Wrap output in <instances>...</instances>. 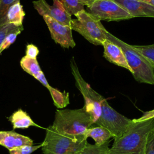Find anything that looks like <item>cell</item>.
Here are the masks:
<instances>
[{"label": "cell", "mask_w": 154, "mask_h": 154, "mask_svg": "<svg viewBox=\"0 0 154 154\" xmlns=\"http://www.w3.org/2000/svg\"><path fill=\"white\" fill-rule=\"evenodd\" d=\"M154 130V118L132 122L125 132L114 139L108 154H145L148 136Z\"/></svg>", "instance_id": "1"}, {"label": "cell", "mask_w": 154, "mask_h": 154, "mask_svg": "<svg viewBox=\"0 0 154 154\" xmlns=\"http://www.w3.org/2000/svg\"><path fill=\"white\" fill-rule=\"evenodd\" d=\"M93 125L91 115L84 106L75 109H57L52 127L58 132L66 135H84Z\"/></svg>", "instance_id": "2"}, {"label": "cell", "mask_w": 154, "mask_h": 154, "mask_svg": "<svg viewBox=\"0 0 154 154\" xmlns=\"http://www.w3.org/2000/svg\"><path fill=\"white\" fill-rule=\"evenodd\" d=\"M87 139L84 135L61 134L49 126L41 149L43 154H77L88 143Z\"/></svg>", "instance_id": "3"}, {"label": "cell", "mask_w": 154, "mask_h": 154, "mask_svg": "<svg viewBox=\"0 0 154 154\" xmlns=\"http://www.w3.org/2000/svg\"><path fill=\"white\" fill-rule=\"evenodd\" d=\"M106 39L120 46L132 70L135 79L140 83L154 85V69L150 64L130 45L107 31Z\"/></svg>", "instance_id": "4"}, {"label": "cell", "mask_w": 154, "mask_h": 154, "mask_svg": "<svg viewBox=\"0 0 154 154\" xmlns=\"http://www.w3.org/2000/svg\"><path fill=\"white\" fill-rule=\"evenodd\" d=\"M75 16L76 19H72L70 27L90 43L96 45H101L106 39L108 31L105 28L100 20H97L90 14L82 10Z\"/></svg>", "instance_id": "5"}, {"label": "cell", "mask_w": 154, "mask_h": 154, "mask_svg": "<svg viewBox=\"0 0 154 154\" xmlns=\"http://www.w3.org/2000/svg\"><path fill=\"white\" fill-rule=\"evenodd\" d=\"M70 68L75 80V85L82 94L84 100V107L91 115L93 125L101 114V104L104 97L94 90L81 75L74 57L70 60Z\"/></svg>", "instance_id": "6"}, {"label": "cell", "mask_w": 154, "mask_h": 154, "mask_svg": "<svg viewBox=\"0 0 154 154\" xmlns=\"http://www.w3.org/2000/svg\"><path fill=\"white\" fill-rule=\"evenodd\" d=\"M133 122L112 108L104 98L101 104V114L94 125L103 127L112 135L114 139L122 136Z\"/></svg>", "instance_id": "7"}, {"label": "cell", "mask_w": 154, "mask_h": 154, "mask_svg": "<svg viewBox=\"0 0 154 154\" xmlns=\"http://www.w3.org/2000/svg\"><path fill=\"white\" fill-rule=\"evenodd\" d=\"M86 11L99 20L120 21L132 16L114 0H99L87 7Z\"/></svg>", "instance_id": "8"}, {"label": "cell", "mask_w": 154, "mask_h": 154, "mask_svg": "<svg viewBox=\"0 0 154 154\" xmlns=\"http://www.w3.org/2000/svg\"><path fill=\"white\" fill-rule=\"evenodd\" d=\"M43 19L49 30L51 38L56 43L64 48H73L76 46L70 26L63 25L49 16H44Z\"/></svg>", "instance_id": "9"}, {"label": "cell", "mask_w": 154, "mask_h": 154, "mask_svg": "<svg viewBox=\"0 0 154 154\" xmlns=\"http://www.w3.org/2000/svg\"><path fill=\"white\" fill-rule=\"evenodd\" d=\"M54 4L51 5L46 0H37L32 2L34 8L42 17L49 16L58 22L70 26L72 17L62 7L57 0H53Z\"/></svg>", "instance_id": "10"}, {"label": "cell", "mask_w": 154, "mask_h": 154, "mask_svg": "<svg viewBox=\"0 0 154 154\" xmlns=\"http://www.w3.org/2000/svg\"><path fill=\"white\" fill-rule=\"evenodd\" d=\"M132 17H154V7L138 0H114Z\"/></svg>", "instance_id": "11"}, {"label": "cell", "mask_w": 154, "mask_h": 154, "mask_svg": "<svg viewBox=\"0 0 154 154\" xmlns=\"http://www.w3.org/2000/svg\"><path fill=\"white\" fill-rule=\"evenodd\" d=\"M103 57L115 65L126 69L132 73V70L128 64L125 56L121 48L111 41L106 39L103 44Z\"/></svg>", "instance_id": "12"}, {"label": "cell", "mask_w": 154, "mask_h": 154, "mask_svg": "<svg viewBox=\"0 0 154 154\" xmlns=\"http://www.w3.org/2000/svg\"><path fill=\"white\" fill-rule=\"evenodd\" d=\"M33 141L29 137L21 135L14 131H0V145L8 150L24 145H32Z\"/></svg>", "instance_id": "13"}, {"label": "cell", "mask_w": 154, "mask_h": 154, "mask_svg": "<svg viewBox=\"0 0 154 154\" xmlns=\"http://www.w3.org/2000/svg\"><path fill=\"white\" fill-rule=\"evenodd\" d=\"M8 120L11 123L13 129H26L30 126L43 128L36 124L31 117L22 109H19L13 112L8 118Z\"/></svg>", "instance_id": "14"}, {"label": "cell", "mask_w": 154, "mask_h": 154, "mask_svg": "<svg viewBox=\"0 0 154 154\" xmlns=\"http://www.w3.org/2000/svg\"><path fill=\"white\" fill-rule=\"evenodd\" d=\"M25 16L23 7L20 1H17L9 7L6 14V23L13 24L17 26H23L22 22Z\"/></svg>", "instance_id": "15"}, {"label": "cell", "mask_w": 154, "mask_h": 154, "mask_svg": "<svg viewBox=\"0 0 154 154\" xmlns=\"http://www.w3.org/2000/svg\"><path fill=\"white\" fill-rule=\"evenodd\" d=\"M84 136L87 138H92L95 141V144L97 145H101L113 138L112 135L108 129L100 126H91L87 130Z\"/></svg>", "instance_id": "16"}, {"label": "cell", "mask_w": 154, "mask_h": 154, "mask_svg": "<svg viewBox=\"0 0 154 154\" xmlns=\"http://www.w3.org/2000/svg\"><path fill=\"white\" fill-rule=\"evenodd\" d=\"M22 69L29 75L35 78L42 72V69L37 59L31 58L26 55L23 56L20 61Z\"/></svg>", "instance_id": "17"}, {"label": "cell", "mask_w": 154, "mask_h": 154, "mask_svg": "<svg viewBox=\"0 0 154 154\" xmlns=\"http://www.w3.org/2000/svg\"><path fill=\"white\" fill-rule=\"evenodd\" d=\"M48 90L51 94L54 105L57 108H65L69 104V94L68 92L65 91L61 92L51 85L48 88Z\"/></svg>", "instance_id": "18"}, {"label": "cell", "mask_w": 154, "mask_h": 154, "mask_svg": "<svg viewBox=\"0 0 154 154\" xmlns=\"http://www.w3.org/2000/svg\"><path fill=\"white\" fill-rule=\"evenodd\" d=\"M111 140L101 144H91L88 143L77 154H108Z\"/></svg>", "instance_id": "19"}, {"label": "cell", "mask_w": 154, "mask_h": 154, "mask_svg": "<svg viewBox=\"0 0 154 154\" xmlns=\"http://www.w3.org/2000/svg\"><path fill=\"white\" fill-rule=\"evenodd\" d=\"M63 9L70 16L76 15L78 12L84 10V5L78 0H57Z\"/></svg>", "instance_id": "20"}, {"label": "cell", "mask_w": 154, "mask_h": 154, "mask_svg": "<svg viewBox=\"0 0 154 154\" xmlns=\"http://www.w3.org/2000/svg\"><path fill=\"white\" fill-rule=\"evenodd\" d=\"M132 48L140 54L154 69V44L151 45H132Z\"/></svg>", "instance_id": "21"}, {"label": "cell", "mask_w": 154, "mask_h": 154, "mask_svg": "<svg viewBox=\"0 0 154 154\" xmlns=\"http://www.w3.org/2000/svg\"><path fill=\"white\" fill-rule=\"evenodd\" d=\"M23 29V27L22 26L19 29L10 32L6 36V37L4 38L0 46V54L2 53L3 51L7 49L12 43H13L15 42L17 36L21 33Z\"/></svg>", "instance_id": "22"}, {"label": "cell", "mask_w": 154, "mask_h": 154, "mask_svg": "<svg viewBox=\"0 0 154 154\" xmlns=\"http://www.w3.org/2000/svg\"><path fill=\"white\" fill-rule=\"evenodd\" d=\"M20 0H0V27L7 24L6 14L9 7Z\"/></svg>", "instance_id": "23"}, {"label": "cell", "mask_w": 154, "mask_h": 154, "mask_svg": "<svg viewBox=\"0 0 154 154\" xmlns=\"http://www.w3.org/2000/svg\"><path fill=\"white\" fill-rule=\"evenodd\" d=\"M42 147V143L38 145H24L9 150L10 154H31Z\"/></svg>", "instance_id": "24"}, {"label": "cell", "mask_w": 154, "mask_h": 154, "mask_svg": "<svg viewBox=\"0 0 154 154\" xmlns=\"http://www.w3.org/2000/svg\"><path fill=\"white\" fill-rule=\"evenodd\" d=\"M21 26H17L13 24H5L1 27H0V46L4 40V38L6 37V36L10 34V32L19 29V28L22 27Z\"/></svg>", "instance_id": "25"}, {"label": "cell", "mask_w": 154, "mask_h": 154, "mask_svg": "<svg viewBox=\"0 0 154 154\" xmlns=\"http://www.w3.org/2000/svg\"><path fill=\"white\" fill-rule=\"evenodd\" d=\"M145 154H154V130L150 132L145 148Z\"/></svg>", "instance_id": "26"}, {"label": "cell", "mask_w": 154, "mask_h": 154, "mask_svg": "<svg viewBox=\"0 0 154 154\" xmlns=\"http://www.w3.org/2000/svg\"><path fill=\"white\" fill-rule=\"evenodd\" d=\"M26 56L33 58L37 59V57L39 54V50L38 48L33 44H28L26 45V51H25Z\"/></svg>", "instance_id": "27"}, {"label": "cell", "mask_w": 154, "mask_h": 154, "mask_svg": "<svg viewBox=\"0 0 154 154\" xmlns=\"http://www.w3.org/2000/svg\"><path fill=\"white\" fill-rule=\"evenodd\" d=\"M154 118V109L144 112L141 117H140L138 119H132V121L134 122H142V121H145L147 120L151 119Z\"/></svg>", "instance_id": "28"}, {"label": "cell", "mask_w": 154, "mask_h": 154, "mask_svg": "<svg viewBox=\"0 0 154 154\" xmlns=\"http://www.w3.org/2000/svg\"><path fill=\"white\" fill-rule=\"evenodd\" d=\"M35 79H36L37 81H38L43 86H45L47 88L50 86V85L49 84V83L44 75V73L43 72H42Z\"/></svg>", "instance_id": "29"}, {"label": "cell", "mask_w": 154, "mask_h": 154, "mask_svg": "<svg viewBox=\"0 0 154 154\" xmlns=\"http://www.w3.org/2000/svg\"><path fill=\"white\" fill-rule=\"evenodd\" d=\"M80 3H81L84 5H86L87 7L93 4L94 2L99 1V0H78Z\"/></svg>", "instance_id": "30"}, {"label": "cell", "mask_w": 154, "mask_h": 154, "mask_svg": "<svg viewBox=\"0 0 154 154\" xmlns=\"http://www.w3.org/2000/svg\"><path fill=\"white\" fill-rule=\"evenodd\" d=\"M138 1H143L148 4H150L152 6L154 7V0H138Z\"/></svg>", "instance_id": "31"}]
</instances>
